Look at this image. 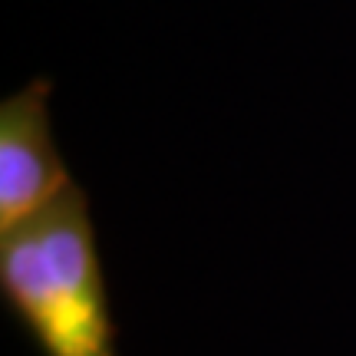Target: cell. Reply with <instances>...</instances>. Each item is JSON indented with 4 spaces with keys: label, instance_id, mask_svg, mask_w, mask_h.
<instances>
[{
    "label": "cell",
    "instance_id": "1",
    "mask_svg": "<svg viewBox=\"0 0 356 356\" xmlns=\"http://www.w3.org/2000/svg\"><path fill=\"white\" fill-rule=\"evenodd\" d=\"M0 297L40 356H119L96 221L79 185L0 234Z\"/></svg>",
    "mask_w": 356,
    "mask_h": 356
},
{
    "label": "cell",
    "instance_id": "2",
    "mask_svg": "<svg viewBox=\"0 0 356 356\" xmlns=\"http://www.w3.org/2000/svg\"><path fill=\"white\" fill-rule=\"evenodd\" d=\"M53 79L33 76L0 102V234L76 188L53 136Z\"/></svg>",
    "mask_w": 356,
    "mask_h": 356
}]
</instances>
